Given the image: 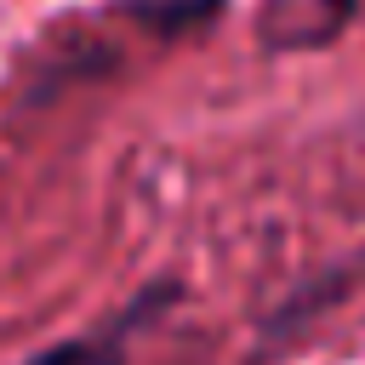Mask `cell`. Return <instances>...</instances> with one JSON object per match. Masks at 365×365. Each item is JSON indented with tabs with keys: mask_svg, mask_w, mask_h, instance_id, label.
Segmentation results:
<instances>
[{
	"mask_svg": "<svg viewBox=\"0 0 365 365\" xmlns=\"http://www.w3.org/2000/svg\"><path fill=\"white\" fill-rule=\"evenodd\" d=\"M34 365H120V342H114V331L108 336H74V342L40 354Z\"/></svg>",
	"mask_w": 365,
	"mask_h": 365,
	"instance_id": "cell-1",
	"label": "cell"
}]
</instances>
